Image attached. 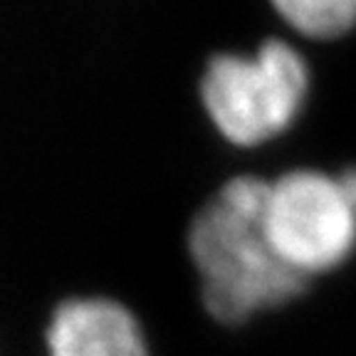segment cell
Wrapping results in <instances>:
<instances>
[{"label": "cell", "mask_w": 356, "mask_h": 356, "mask_svg": "<svg viewBox=\"0 0 356 356\" xmlns=\"http://www.w3.org/2000/svg\"><path fill=\"white\" fill-rule=\"evenodd\" d=\"M267 191L255 176L230 178L193 218L188 250L206 309L240 324L302 295L307 277L287 265L267 235Z\"/></svg>", "instance_id": "6da1fadb"}, {"label": "cell", "mask_w": 356, "mask_h": 356, "mask_svg": "<svg viewBox=\"0 0 356 356\" xmlns=\"http://www.w3.org/2000/svg\"><path fill=\"white\" fill-rule=\"evenodd\" d=\"M309 97V67L282 40L255 52H222L200 74V102L222 139L260 146L277 139L302 114Z\"/></svg>", "instance_id": "7a4b0ae2"}, {"label": "cell", "mask_w": 356, "mask_h": 356, "mask_svg": "<svg viewBox=\"0 0 356 356\" xmlns=\"http://www.w3.org/2000/svg\"><path fill=\"white\" fill-rule=\"evenodd\" d=\"M265 220L277 255L307 280L341 265L356 248V208L327 173L280 176L267 191Z\"/></svg>", "instance_id": "3957f363"}, {"label": "cell", "mask_w": 356, "mask_h": 356, "mask_svg": "<svg viewBox=\"0 0 356 356\" xmlns=\"http://www.w3.org/2000/svg\"><path fill=\"white\" fill-rule=\"evenodd\" d=\"M50 356H149L134 314L104 297L67 300L47 327Z\"/></svg>", "instance_id": "277c9868"}, {"label": "cell", "mask_w": 356, "mask_h": 356, "mask_svg": "<svg viewBox=\"0 0 356 356\" xmlns=\"http://www.w3.org/2000/svg\"><path fill=\"white\" fill-rule=\"evenodd\" d=\"M277 15L305 38L334 40L356 28V0H270Z\"/></svg>", "instance_id": "5b68a950"}, {"label": "cell", "mask_w": 356, "mask_h": 356, "mask_svg": "<svg viewBox=\"0 0 356 356\" xmlns=\"http://www.w3.org/2000/svg\"><path fill=\"white\" fill-rule=\"evenodd\" d=\"M337 178H339V184H341V188H344L349 203L356 208V166L354 168H346V171L341 173V176H337Z\"/></svg>", "instance_id": "8992f818"}]
</instances>
